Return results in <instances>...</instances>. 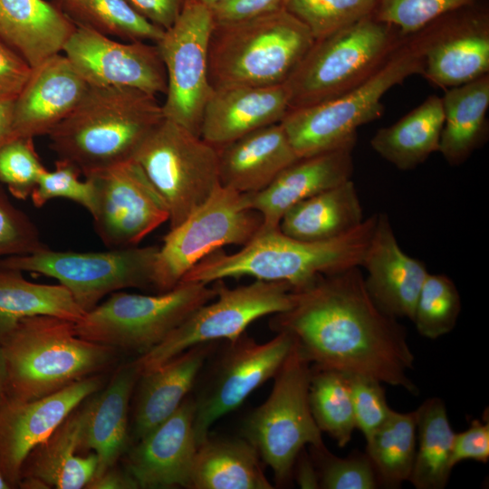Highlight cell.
Instances as JSON below:
<instances>
[{"instance_id": "1", "label": "cell", "mask_w": 489, "mask_h": 489, "mask_svg": "<svg viewBox=\"0 0 489 489\" xmlns=\"http://www.w3.org/2000/svg\"><path fill=\"white\" fill-rule=\"evenodd\" d=\"M293 291L292 306L269 325L289 333L311 363L417 394L408 375L415 357L406 329L374 302L360 267L321 274Z\"/></svg>"}, {"instance_id": "2", "label": "cell", "mask_w": 489, "mask_h": 489, "mask_svg": "<svg viewBox=\"0 0 489 489\" xmlns=\"http://www.w3.org/2000/svg\"><path fill=\"white\" fill-rule=\"evenodd\" d=\"M377 222V214L351 231L331 240L307 242L284 235L279 227L260 231L236 253L217 249L181 279L210 284L225 278L289 283L304 287L321 274L360 267ZM180 281V282H181Z\"/></svg>"}, {"instance_id": "3", "label": "cell", "mask_w": 489, "mask_h": 489, "mask_svg": "<svg viewBox=\"0 0 489 489\" xmlns=\"http://www.w3.org/2000/svg\"><path fill=\"white\" fill-rule=\"evenodd\" d=\"M163 119L157 96L90 85L78 106L48 134L50 147L87 177L131 159Z\"/></svg>"}, {"instance_id": "4", "label": "cell", "mask_w": 489, "mask_h": 489, "mask_svg": "<svg viewBox=\"0 0 489 489\" xmlns=\"http://www.w3.org/2000/svg\"><path fill=\"white\" fill-rule=\"evenodd\" d=\"M6 396L32 400L101 374L118 350L79 337L74 322L50 315L22 319L0 341Z\"/></svg>"}, {"instance_id": "5", "label": "cell", "mask_w": 489, "mask_h": 489, "mask_svg": "<svg viewBox=\"0 0 489 489\" xmlns=\"http://www.w3.org/2000/svg\"><path fill=\"white\" fill-rule=\"evenodd\" d=\"M314 39L284 8L249 20L215 24L208 46L213 89L284 83Z\"/></svg>"}, {"instance_id": "6", "label": "cell", "mask_w": 489, "mask_h": 489, "mask_svg": "<svg viewBox=\"0 0 489 489\" xmlns=\"http://www.w3.org/2000/svg\"><path fill=\"white\" fill-rule=\"evenodd\" d=\"M398 31L373 14L314 41L285 84L290 110L336 98L374 74L403 43Z\"/></svg>"}, {"instance_id": "7", "label": "cell", "mask_w": 489, "mask_h": 489, "mask_svg": "<svg viewBox=\"0 0 489 489\" xmlns=\"http://www.w3.org/2000/svg\"><path fill=\"white\" fill-rule=\"evenodd\" d=\"M422 62L407 43L354 89L331 100L290 110L280 122L300 158L355 146L357 129L384 112L382 97L414 74L422 75Z\"/></svg>"}, {"instance_id": "8", "label": "cell", "mask_w": 489, "mask_h": 489, "mask_svg": "<svg viewBox=\"0 0 489 489\" xmlns=\"http://www.w3.org/2000/svg\"><path fill=\"white\" fill-rule=\"evenodd\" d=\"M216 295L214 284L185 281L155 295L118 291L85 312L74 330L87 340L140 356Z\"/></svg>"}, {"instance_id": "9", "label": "cell", "mask_w": 489, "mask_h": 489, "mask_svg": "<svg viewBox=\"0 0 489 489\" xmlns=\"http://www.w3.org/2000/svg\"><path fill=\"white\" fill-rule=\"evenodd\" d=\"M311 367L294 341L273 377L270 395L242 427L243 436L271 468L279 487L292 481L295 460L306 446L323 445L309 401Z\"/></svg>"}, {"instance_id": "10", "label": "cell", "mask_w": 489, "mask_h": 489, "mask_svg": "<svg viewBox=\"0 0 489 489\" xmlns=\"http://www.w3.org/2000/svg\"><path fill=\"white\" fill-rule=\"evenodd\" d=\"M132 159L165 202L169 229L182 223L220 185L217 149L165 118L143 139Z\"/></svg>"}, {"instance_id": "11", "label": "cell", "mask_w": 489, "mask_h": 489, "mask_svg": "<svg viewBox=\"0 0 489 489\" xmlns=\"http://www.w3.org/2000/svg\"><path fill=\"white\" fill-rule=\"evenodd\" d=\"M158 245L101 252L53 251L0 259V267L52 277L64 286L84 312L112 292L126 288H153Z\"/></svg>"}, {"instance_id": "12", "label": "cell", "mask_w": 489, "mask_h": 489, "mask_svg": "<svg viewBox=\"0 0 489 489\" xmlns=\"http://www.w3.org/2000/svg\"><path fill=\"white\" fill-rule=\"evenodd\" d=\"M293 342V338L284 331L276 332L263 343L244 332L234 340H225L221 347L217 345L191 392L197 446L209 435L215 422L274 377Z\"/></svg>"}, {"instance_id": "13", "label": "cell", "mask_w": 489, "mask_h": 489, "mask_svg": "<svg viewBox=\"0 0 489 489\" xmlns=\"http://www.w3.org/2000/svg\"><path fill=\"white\" fill-rule=\"evenodd\" d=\"M262 216L244 193L219 185L182 223L169 229L159 246L153 289L174 288L199 261L223 246L244 245L260 231Z\"/></svg>"}, {"instance_id": "14", "label": "cell", "mask_w": 489, "mask_h": 489, "mask_svg": "<svg viewBox=\"0 0 489 489\" xmlns=\"http://www.w3.org/2000/svg\"><path fill=\"white\" fill-rule=\"evenodd\" d=\"M214 285V302L200 306L159 344L136 358L140 373L158 368L195 345L234 340L255 320L285 312L294 302L293 287L286 282L255 280L229 288L219 280Z\"/></svg>"}, {"instance_id": "15", "label": "cell", "mask_w": 489, "mask_h": 489, "mask_svg": "<svg viewBox=\"0 0 489 489\" xmlns=\"http://www.w3.org/2000/svg\"><path fill=\"white\" fill-rule=\"evenodd\" d=\"M215 22L211 8L186 1L179 16L156 43L167 73L165 119L200 136L205 106L213 88L208 77V46Z\"/></svg>"}, {"instance_id": "16", "label": "cell", "mask_w": 489, "mask_h": 489, "mask_svg": "<svg viewBox=\"0 0 489 489\" xmlns=\"http://www.w3.org/2000/svg\"><path fill=\"white\" fill-rule=\"evenodd\" d=\"M422 62V75L445 89L489 71V11L482 0L450 11L404 37Z\"/></svg>"}, {"instance_id": "17", "label": "cell", "mask_w": 489, "mask_h": 489, "mask_svg": "<svg viewBox=\"0 0 489 489\" xmlns=\"http://www.w3.org/2000/svg\"><path fill=\"white\" fill-rule=\"evenodd\" d=\"M85 177L93 194L89 213L109 249L137 246L168 221L165 202L132 158Z\"/></svg>"}, {"instance_id": "18", "label": "cell", "mask_w": 489, "mask_h": 489, "mask_svg": "<svg viewBox=\"0 0 489 489\" xmlns=\"http://www.w3.org/2000/svg\"><path fill=\"white\" fill-rule=\"evenodd\" d=\"M62 53L91 86L123 87L166 94L167 73L156 43H120L76 24Z\"/></svg>"}, {"instance_id": "19", "label": "cell", "mask_w": 489, "mask_h": 489, "mask_svg": "<svg viewBox=\"0 0 489 489\" xmlns=\"http://www.w3.org/2000/svg\"><path fill=\"white\" fill-rule=\"evenodd\" d=\"M101 374L79 380L46 397L0 402V475L17 488L23 463L38 444L86 398L103 388Z\"/></svg>"}, {"instance_id": "20", "label": "cell", "mask_w": 489, "mask_h": 489, "mask_svg": "<svg viewBox=\"0 0 489 489\" xmlns=\"http://www.w3.org/2000/svg\"><path fill=\"white\" fill-rule=\"evenodd\" d=\"M190 393L164 422L133 443L124 469L142 489L188 488L197 442Z\"/></svg>"}, {"instance_id": "21", "label": "cell", "mask_w": 489, "mask_h": 489, "mask_svg": "<svg viewBox=\"0 0 489 489\" xmlns=\"http://www.w3.org/2000/svg\"><path fill=\"white\" fill-rule=\"evenodd\" d=\"M361 267L374 302L394 318L413 321L417 301L428 274L426 265L400 247L387 214L378 213Z\"/></svg>"}, {"instance_id": "22", "label": "cell", "mask_w": 489, "mask_h": 489, "mask_svg": "<svg viewBox=\"0 0 489 489\" xmlns=\"http://www.w3.org/2000/svg\"><path fill=\"white\" fill-rule=\"evenodd\" d=\"M89 88L64 54L48 58L33 69L14 100V138L48 135L78 106Z\"/></svg>"}, {"instance_id": "23", "label": "cell", "mask_w": 489, "mask_h": 489, "mask_svg": "<svg viewBox=\"0 0 489 489\" xmlns=\"http://www.w3.org/2000/svg\"><path fill=\"white\" fill-rule=\"evenodd\" d=\"M140 374L137 359L121 364L103 389L82 403L80 454H95V475L117 465L131 444L129 405Z\"/></svg>"}, {"instance_id": "24", "label": "cell", "mask_w": 489, "mask_h": 489, "mask_svg": "<svg viewBox=\"0 0 489 489\" xmlns=\"http://www.w3.org/2000/svg\"><path fill=\"white\" fill-rule=\"evenodd\" d=\"M290 110L284 83L213 89L202 116L200 137L221 148L252 131L279 123Z\"/></svg>"}, {"instance_id": "25", "label": "cell", "mask_w": 489, "mask_h": 489, "mask_svg": "<svg viewBox=\"0 0 489 489\" xmlns=\"http://www.w3.org/2000/svg\"><path fill=\"white\" fill-rule=\"evenodd\" d=\"M354 147L299 158L263 190L244 193L249 208L262 216V228L279 227L283 215L296 204L351 179Z\"/></svg>"}, {"instance_id": "26", "label": "cell", "mask_w": 489, "mask_h": 489, "mask_svg": "<svg viewBox=\"0 0 489 489\" xmlns=\"http://www.w3.org/2000/svg\"><path fill=\"white\" fill-rule=\"evenodd\" d=\"M219 342L195 345L140 374L134 389L131 443L142 438L179 408L192 392L201 369Z\"/></svg>"}, {"instance_id": "27", "label": "cell", "mask_w": 489, "mask_h": 489, "mask_svg": "<svg viewBox=\"0 0 489 489\" xmlns=\"http://www.w3.org/2000/svg\"><path fill=\"white\" fill-rule=\"evenodd\" d=\"M82 404L38 444L24 459L19 488H85L97 471L94 453L80 454Z\"/></svg>"}, {"instance_id": "28", "label": "cell", "mask_w": 489, "mask_h": 489, "mask_svg": "<svg viewBox=\"0 0 489 489\" xmlns=\"http://www.w3.org/2000/svg\"><path fill=\"white\" fill-rule=\"evenodd\" d=\"M217 152L220 185L240 193L263 190L300 158L280 122L252 131Z\"/></svg>"}, {"instance_id": "29", "label": "cell", "mask_w": 489, "mask_h": 489, "mask_svg": "<svg viewBox=\"0 0 489 489\" xmlns=\"http://www.w3.org/2000/svg\"><path fill=\"white\" fill-rule=\"evenodd\" d=\"M75 28L57 5L45 0H0V38L33 69L62 53Z\"/></svg>"}, {"instance_id": "30", "label": "cell", "mask_w": 489, "mask_h": 489, "mask_svg": "<svg viewBox=\"0 0 489 489\" xmlns=\"http://www.w3.org/2000/svg\"><path fill=\"white\" fill-rule=\"evenodd\" d=\"M263 461L244 437H213L197 446L189 489H273Z\"/></svg>"}, {"instance_id": "31", "label": "cell", "mask_w": 489, "mask_h": 489, "mask_svg": "<svg viewBox=\"0 0 489 489\" xmlns=\"http://www.w3.org/2000/svg\"><path fill=\"white\" fill-rule=\"evenodd\" d=\"M364 219L356 186L349 179L293 206L282 217L279 229L298 240L326 241L351 231Z\"/></svg>"}, {"instance_id": "32", "label": "cell", "mask_w": 489, "mask_h": 489, "mask_svg": "<svg viewBox=\"0 0 489 489\" xmlns=\"http://www.w3.org/2000/svg\"><path fill=\"white\" fill-rule=\"evenodd\" d=\"M444 123L440 97L432 95L396 123L379 129L370 146L400 170H410L438 151Z\"/></svg>"}, {"instance_id": "33", "label": "cell", "mask_w": 489, "mask_h": 489, "mask_svg": "<svg viewBox=\"0 0 489 489\" xmlns=\"http://www.w3.org/2000/svg\"><path fill=\"white\" fill-rule=\"evenodd\" d=\"M444 123L439 149L452 166L465 162L485 135L489 107V76L447 89L441 98Z\"/></svg>"}, {"instance_id": "34", "label": "cell", "mask_w": 489, "mask_h": 489, "mask_svg": "<svg viewBox=\"0 0 489 489\" xmlns=\"http://www.w3.org/2000/svg\"><path fill=\"white\" fill-rule=\"evenodd\" d=\"M84 314L60 283H32L21 271L0 267V341L27 317L50 315L77 322Z\"/></svg>"}, {"instance_id": "35", "label": "cell", "mask_w": 489, "mask_h": 489, "mask_svg": "<svg viewBox=\"0 0 489 489\" xmlns=\"http://www.w3.org/2000/svg\"><path fill=\"white\" fill-rule=\"evenodd\" d=\"M417 447L409 481L417 489H443L450 477L455 433L444 401L425 400L416 410Z\"/></svg>"}, {"instance_id": "36", "label": "cell", "mask_w": 489, "mask_h": 489, "mask_svg": "<svg viewBox=\"0 0 489 489\" xmlns=\"http://www.w3.org/2000/svg\"><path fill=\"white\" fill-rule=\"evenodd\" d=\"M367 456L378 480L393 486L408 480L417 447L416 410H391L385 422L368 438Z\"/></svg>"}, {"instance_id": "37", "label": "cell", "mask_w": 489, "mask_h": 489, "mask_svg": "<svg viewBox=\"0 0 489 489\" xmlns=\"http://www.w3.org/2000/svg\"><path fill=\"white\" fill-rule=\"evenodd\" d=\"M311 369L309 401L312 417L320 430L343 447L356 428L349 375L314 364Z\"/></svg>"}, {"instance_id": "38", "label": "cell", "mask_w": 489, "mask_h": 489, "mask_svg": "<svg viewBox=\"0 0 489 489\" xmlns=\"http://www.w3.org/2000/svg\"><path fill=\"white\" fill-rule=\"evenodd\" d=\"M57 5L75 23L106 36L157 43L165 30L137 13L125 0H62Z\"/></svg>"}, {"instance_id": "39", "label": "cell", "mask_w": 489, "mask_h": 489, "mask_svg": "<svg viewBox=\"0 0 489 489\" xmlns=\"http://www.w3.org/2000/svg\"><path fill=\"white\" fill-rule=\"evenodd\" d=\"M460 312V294L452 279L443 273H428L412 321L418 333L434 340L451 332Z\"/></svg>"}, {"instance_id": "40", "label": "cell", "mask_w": 489, "mask_h": 489, "mask_svg": "<svg viewBox=\"0 0 489 489\" xmlns=\"http://www.w3.org/2000/svg\"><path fill=\"white\" fill-rule=\"evenodd\" d=\"M378 0H285L283 8L301 21L314 41L373 14Z\"/></svg>"}, {"instance_id": "41", "label": "cell", "mask_w": 489, "mask_h": 489, "mask_svg": "<svg viewBox=\"0 0 489 489\" xmlns=\"http://www.w3.org/2000/svg\"><path fill=\"white\" fill-rule=\"evenodd\" d=\"M309 447L320 488L374 489L378 486L377 475L367 455L340 458L332 455L324 444Z\"/></svg>"}, {"instance_id": "42", "label": "cell", "mask_w": 489, "mask_h": 489, "mask_svg": "<svg viewBox=\"0 0 489 489\" xmlns=\"http://www.w3.org/2000/svg\"><path fill=\"white\" fill-rule=\"evenodd\" d=\"M33 139L16 137L0 148V183L22 200L30 197L41 174L46 169Z\"/></svg>"}, {"instance_id": "43", "label": "cell", "mask_w": 489, "mask_h": 489, "mask_svg": "<svg viewBox=\"0 0 489 489\" xmlns=\"http://www.w3.org/2000/svg\"><path fill=\"white\" fill-rule=\"evenodd\" d=\"M478 0H378L373 15L394 26L402 37L419 31L439 16Z\"/></svg>"}, {"instance_id": "44", "label": "cell", "mask_w": 489, "mask_h": 489, "mask_svg": "<svg viewBox=\"0 0 489 489\" xmlns=\"http://www.w3.org/2000/svg\"><path fill=\"white\" fill-rule=\"evenodd\" d=\"M81 171L72 163L57 159L55 168L45 169L40 176L30 197L34 206L40 208L53 198L70 199L87 209L92 206V186L86 178L80 180Z\"/></svg>"}, {"instance_id": "45", "label": "cell", "mask_w": 489, "mask_h": 489, "mask_svg": "<svg viewBox=\"0 0 489 489\" xmlns=\"http://www.w3.org/2000/svg\"><path fill=\"white\" fill-rule=\"evenodd\" d=\"M46 247L38 228L10 201L0 183V259L34 254Z\"/></svg>"}, {"instance_id": "46", "label": "cell", "mask_w": 489, "mask_h": 489, "mask_svg": "<svg viewBox=\"0 0 489 489\" xmlns=\"http://www.w3.org/2000/svg\"><path fill=\"white\" fill-rule=\"evenodd\" d=\"M349 375L356 428L366 440L385 422L391 412L382 383L361 375Z\"/></svg>"}, {"instance_id": "47", "label": "cell", "mask_w": 489, "mask_h": 489, "mask_svg": "<svg viewBox=\"0 0 489 489\" xmlns=\"http://www.w3.org/2000/svg\"><path fill=\"white\" fill-rule=\"evenodd\" d=\"M489 459V423L474 419L469 427L455 433L451 465L454 467L463 460L487 463Z\"/></svg>"}, {"instance_id": "48", "label": "cell", "mask_w": 489, "mask_h": 489, "mask_svg": "<svg viewBox=\"0 0 489 489\" xmlns=\"http://www.w3.org/2000/svg\"><path fill=\"white\" fill-rule=\"evenodd\" d=\"M33 68L0 38V100H15Z\"/></svg>"}, {"instance_id": "49", "label": "cell", "mask_w": 489, "mask_h": 489, "mask_svg": "<svg viewBox=\"0 0 489 489\" xmlns=\"http://www.w3.org/2000/svg\"><path fill=\"white\" fill-rule=\"evenodd\" d=\"M285 0H223L211 8L215 24L249 20L283 8Z\"/></svg>"}, {"instance_id": "50", "label": "cell", "mask_w": 489, "mask_h": 489, "mask_svg": "<svg viewBox=\"0 0 489 489\" xmlns=\"http://www.w3.org/2000/svg\"><path fill=\"white\" fill-rule=\"evenodd\" d=\"M125 1L145 19L164 30L173 25L186 4V0Z\"/></svg>"}, {"instance_id": "51", "label": "cell", "mask_w": 489, "mask_h": 489, "mask_svg": "<svg viewBox=\"0 0 489 489\" xmlns=\"http://www.w3.org/2000/svg\"><path fill=\"white\" fill-rule=\"evenodd\" d=\"M87 489H138L139 486L132 476L117 465L95 475L86 485Z\"/></svg>"}, {"instance_id": "52", "label": "cell", "mask_w": 489, "mask_h": 489, "mask_svg": "<svg viewBox=\"0 0 489 489\" xmlns=\"http://www.w3.org/2000/svg\"><path fill=\"white\" fill-rule=\"evenodd\" d=\"M302 488H320L318 474L310 454L302 449L298 455L292 470V476Z\"/></svg>"}, {"instance_id": "53", "label": "cell", "mask_w": 489, "mask_h": 489, "mask_svg": "<svg viewBox=\"0 0 489 489\" xmlns=\"http://www.w3.org/2000/svg\"><path fill=\"white\" fill-rule=\"evenodd\" d=\"M14 100H0V148L13 134V111Z\"/></svg>"}, {"instance_id": "54", "label": "cell", "mask_w": 489, "mask_h": 489, "mask_svg": "<svg viewBox=\"0 0 489 489\" xmlns=\"http://www.w3.org/2000/svg\"><path fill=\"white\" fill-rule=\"evenodd\" d=\"M6 395V372L3 353L0 347V402Z\"/></svg>"}, {"instance_id": "55", "label": "cell", "mask_w": 489, "mask_h": 489, "mask_svg": "<svg viewBox=\"0 0 489 489\" xmlns=\"http://www.w3.org/2000/svg\"><path fill=\"white\" fill-rule=\"evenodd\" d=\"M186 1L198 3V4L205 5L208 7H212L213 5H215L216 4L223 0H186Z\"/></svg>"}, {"instance_id": "56", "label": "cell", "mask_w": 489, "mask_h": 489, "mask_svg": "<svg viewBox=\"0 0 489 489\" xmlns=\"http://www.w3.org/2000/svg\"><path fill=\"white\" fill-rule=\"evenodd\" d=\"M0 489H10L9 484L6 483V481L4 479V477L0 475Z\"/></svg>"}, {"instance_id": "57", "label": "cell", "mask_w": 489, "mask_h": 489, "mask_svg": "<svg viewBox=\"0 0 489 489\" xmlns=\"http://www.w3.org/2000/svg\"><path fill=\"white\" fill-rule=\"evenodd\" d=\"M55 1H56L57 4H58V3L62 2V0H55ZM57 4H56V5H57Z\"/></svg>"}]
</instances>
